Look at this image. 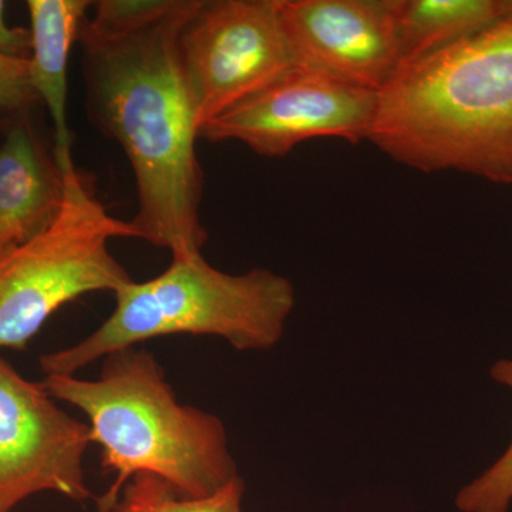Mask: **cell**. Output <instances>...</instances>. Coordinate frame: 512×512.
Masks as SVG:
<instances>
[{"label": "cell", "mask_w": 512, "mask_h": 512, "mask_svg": "<svg viewBox=\"0 0 512 512\" xmlns=\"http://www.w3.org/2000/svg\"><path fill=\"white\" fill-rule=\"evenodd\" d=\"M29 60L0 55V109L22 113L37 101Z\"/></svg>", "instance_id": "15"}, {"label": "cell", "mask_w": 512, "mask_h": 512, "mask_svg": "<svg viewBox=\"0 0 512 512\" xmlns=\"http://www.w3.org/2000/svg\"><path fill=\"white\" fill-rule=\"evenodd\" d=\"M377 92L295 66L200 130L211 143L237 141L262 157L288 156L312 138L367 140Z\"/></svg>", "instance_id": "7"}, {"label": "cell", "mask_w": 512, "mask_h": 512, "mask_svg": "<svg viewBox=\"0 0 512 512\" xmlns=\"http://www.w3.org/2000/svg\"><path fill=\"white\" fill-rule=\"evenodd\" d=\"M63 174L28 121H16L0 144V255L45 231L59 214Z\"/></svg>", "instance_id": "10"}, {"label": "cell", "mask_w": 512, "mask_h": 512, "mask_svg": "<svg viewBox=\"0 0 512 512\" xmlns=\"http://www.w3.org/2000/svg\"><path fill=\"white\" fill-rule=\"evenodd\" d=\"M6 3L0 0V55L12 59L30 60L32 33L30 29L10 28L5 20Z\"/></svg>", "instance_id": "16"}, {"label": "cell", "mask_w": 512, "mask_h": 512, "mask_svg": "<svg viewBox=\"0 0 512 512\" xmlns=\"http://www.w3.org/2000/svg\"><path fill=\"white\" fill-rule=\"evenodd\" d=\"M491 379L512 390V360L501 359L490 370ZM512 505V440L510 446L481 476L458 491L460 512H508Z\"/></svg>", "instance_id": "14"}, {"label": "cell", "mask_w": 512, "mask_h": 512, "mask_svg": "<svg viewBox=\"0 0 512 512\" xmlns=\"http://www.w3.org/2000/svg\"><path fill=\"white\" fill-rule=\"evenodd\" d=\"M244 493L241 476L218 493L190 498L178 494L163 478L140 473L124 485L111 512H242Z\"/></svg>", "instance_id": "13"}, {"label": "cell", "mask_w": 512, "mask_h": 512, "mask_svg": "<svg viewBox=\"0 0 512 512\" xmlns=\"http://www.w3.org/2000/svg\"><path fill=\"white\" fill-rule=\"evenodd\" d=\"M198 0L93 2L79 40L86 110L117 141L136 180V238L173 256L202 254L200 128L181 64V29Z\"/></svg>", "instance_id": "1"}, {"label": "cell", "mask_w": 512, "mask_h": 512, "mask_svg": "<svg viewBox=\"0 0 512 512\" xmlns=\"http://www.w3.org/2000/svg\"><path fill=\"white\" fill-rule=\"evenodd\" d=\"M116 308L82 342L40 357L46 376L76 375L96 360L164 336H217L237 350H269L284 338L295 288L269 269L225 274L202 254L173 256L163 272L114 293Z\"/></svg>", "instance_id": "4"}, {"label": "cell", "mask_w": 512, "mask_h": 512, "mask_svg": "<svg viewBox=\"0 0 512 512\" xmlns=\"http://www.w3.org/2000/svg\"><path fill=\"white\" fill-rule=\"evenodd\" d=\"M89 424L60 409L42 383L20 376L0 357V512L42 491L92 498L84 456Z\"/></svg>", "instance_id": "8"}, {"label": "cell", "mask_w": 512, "mask_h": 512, "mask_svg": "<svg viewBox=\"0 0 512 512\" xmlns=\"http://www.w3.org/2000/svg\"><path fill=\"white\" fill-rule=\"evenodd\" d=\"M402 66L490 28L512 13V0H393Z\"/></svg>", "instance_id": "12"}, {"label": "cell", "mask_w": 512, "mask_h": 512, "mask_svg": "<svg viewBox=\"0 0 512 512\" xmlns=\"http://www.w3.org/2000/svg\"><path fill=\"white\" fill-rule=\"evenodd\" d=\"M178 47L200 130L295 67L279 0H198Z\"/></svg>", "instance_id": "6"}, {"label": "cell", "mask_w": 512, "mask_h": 512, "mask_svg": "<svg viewBox=\"0 0 512 512\" xmlns=\"http://www.w3.org/2000/svg\"><path fill=\"white\" fill-rule=\"evenodd\" d=\"M367 141L423 173L512 185V13L403 64L377 92Z\"/></svg>", "instance_id": "2"}, {"label": "cell", "mask_w": 512, "mask_h": 512, "mask_svg": "<svg viewBox=\"0 0 512 512\" xmlns=\"http://www.w3.org/2000/svg\"><path fill=\"white\" fill-rule=\"evenodd\" d=\"M89 0H29L32 56L30 83L42 100L53 124V157L60 173L76 170L72 156V131L67 119V67L74 42L92 9Z\"/></svg>", "instance_id": "11"}, {"label": "cell", "mask_w": 512, "mask_h": 512, "mask_svg": "<svg viewBox=\"0 0 512 512\" xmlns=\"http://www.w3.org/2000/svg\"><path fill=\"white\" fill-rule=\"evenodd\" d=\"M295 66L379 92L402 67L393 0H279Z\"/></svg>", "instance_id": "9"}, {"label": "cell", "mask_w": 512, "mask_h": 512, "mask_svg": "<svg viewBox=\"0 0 512 512\" xmlns=\"http://www.w3.org/2000/svg\"><path fill=\"white\" fill-rule=\"evenodd\" d=\"M94 380L49 375L47 393L87 417L101 467L116 474L97 512H111L131 477L163 478L178 494L208 497L239 477L224 423L215 414L181 404L156 357L128 348L104 357Z\"/></svg>", "instance_id": "3"}, {"label": "cell", "mask_w": 512, "mask_h": 512, "mask_svg": "<svg viewBox=\"0 0 512 512\" xmlns=\"http://www.w3.org/2000/svg\"><path fill=\"white\" fill-rule=\"evenodd\" d=\"M63 181L55 221L0 255V349H25L66 303L133 281L109 248L113 239L136 238L130 221L110 215L77 168Z\"/></svg>", "instance_id": "5"}]
</instances>
